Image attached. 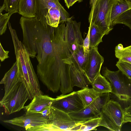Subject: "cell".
Masks as SVG:
<instances>
[{
    "label": "cell",
    "mask_w": 131,
    "mask_h": 131,
    "mask_svg": "<svg viewBox=\"0 0 131 131\" xmlns=\"http://www.w3.org/2000/svg\"><path fill=\"white\" fill-rule=\"evenodd\" d=\"M19 23L23 43L32 58L38 61L37 75L48 89L55 93L60 89V81L70 80L72 56L66 37L65 24L57 27L41 23L37 17L21 16Z\"/></svg>",
    "instance_id": "6da1fadb"
},
{
    "label": "cell",
    "mask_w": 131,
    "mask_h": 131,
    "mask_svg": "<svg viewBox=\"0 0 131 131\" xmlns=\"http://www.w3.org/2000/svg\"><path fill=\"white\" fill-rule=\"evenodd\" d=\"M11 35L17 62L19 81L22 83L29 100L36 95L42 94L37 76L34 69L29 54L25 46L18 37L16 30L10 24L8 25Z\"/></svg>",
    "instance_id": "7a4b0ae2"
},
{
    "label": "cell",
    "mask_w": 131,
    "mask_h": 131,
    "mask_svg": "<svg viewBox=\"0 0 131 131\" xmlns=\"http://www.w3.org/2000/svg\"><path fill=\"white\" fill-rule=\"evenodd\" d=\"M102 73L110 83L111 93L121 101L127 102L131 100V80L120 70L112 71L104 67Z\"/></svg>",
    "instance_id": "3957f363"
},
{
    "label": "cell",
    "mask_w": 131,
    "mask_h": 131,
    "mask_svg": "<svg viewBox=\"0 0 131 131\" xmlns=\"http://www.w3.org/2000/svg\"><path fill=\"white\" fill-rule=\"evenodd\" d=\"M46 124L28 129L29 131H71L76 123L68 114L53 106Z\"/></svg>",
    "instance_id": "277c9868"
},
{
    "label": "cell",
    "mask_w": 131,
    "mask_h": 131,
    "mask_svg": "<svg viewBox=\"0 0 131 131\" xmlns=\"http://www.w3.org/2000/svg\"><path fill=\"white\" fill-rule=\"evenodd\" d=\"M124 110L118 102L110 100L102 109L99 126L112 131H120L125 120Z\"/></svg>",
    "instance_id": "5b68a950"
},
{
    "label": "cell",
    "mask_w": 131,
    "mask_h": 131,
    "mask_svg": "<svg viewBox=\"0 0 131 131\" xmlns=\"http://www.w3.org/2000/svg\"><path fill=\"white\" fill-rule=\"evenodd\" d=\"M116 0H97L94 9L90 12L89 22L97 25L104 35L113 29L111 19L113 5Z\"/></svg>",
    "instance_id": "8992f818"
},
{
    "label": "cell",
    "mask_w": 131,
    "mask_h": 131,
    "mask_svg": "<svg viewBox=\"0 0 131 131\" xmlns=\"http://www.w3.org/2000/svg\"><path fill=\"white\" fill-rule=\"evenodd\" d=\"M29 99L24 85L18 81L0 101V106L8 115L20 111Z\"/></svg>",
    "instance_id": "52a82bcc"
},
{
    "label": "cell",
    "mask_w": 131,
    "mask_h": 131,
    "mask_svg": "<svg viewBox=\"0 0 131 131\" xmlns=\"http://www.w3.org/2000/svg\"><path fill=\"white\" fill-rule=\"evenodd\" d=\"M59 0H37L36 17L41 22L47 24L48 18L57 7L59 8L60 12V23H66L71 18Z\"/></svg>",
    "instance_id": "ba28073f"
},
{
    "label": "cell",
    "mask_w": 131,
    "mask_h": 131,
    "mask_svg": "<svg viewBox=\"0 0 131 131\" xmlns=\"http://www.w3.org/2000/svg\"><path fill=\"white\" fill-rule=\"evenodd\" d=\"M51 106L68 114L78 111L84 107L77 91L57 96Z\"/></svg>",
    "instance_id": "9c48e42d"
},
{
    "label": "cell",
    "mask_w": 131,
    "mask_h": 131,
    "mask_svg": "<svg viewBox=\"0 0 131 131\" xmlns=\"http://www.w3.org/2000/svg\"><path fill=\"white\" fill-rule=\"evenodd\" d=\"M104 61V58L99 52L97 47L90 48L84 71L91 84L100 73Z\"/></svg>",
    "instance_id": "30bf717a"
},
{
    "label": "cell",
    "mask_w": 131,
    "mask_h": 131,
    "mask_svg": "<svg viewBox=\"0 0 131 131\" xmlns=\"http://www.w3.org/2000/svg\"><path fill=\"white\" fill-rule=\"evenodd\" d=\"M48 119L43 117L39 113H25L23 115L3 122L23 127L26 130L28 129L46 123Z\"/></svg>",
    "instance_id": "8fae6325"
},
{
    "label": "cell",
    "mask_w": 131,
    "mask_h": 131,
    "mask_svg": "<svg viewBox=\"0 0 131 131\" xmlns=\"http://www.w3.org/2000/svg\"><path fill=\"white\" fill-rule=\"evenodd\" d=\"M66 36L69 49L74 42L83 45V39L80 31L81 23L73 21L71 18L66 23Z\"/></svg>",
    "instance_id": "7c38bea8"
},
{
    "label": "cell",
    "mask_w": 131,
    "mask_h": 131,
    "mask_svg": "<svg viewBox=\"0 0 131 131\" xmlns=\"http://www.w3.org/2000/svg\"><path fill=\"white\" fill-rule=\"evenodd\" d=\"M55 99L47 95H36L24 109L25 113H39L46 107L51 106Z\"/></svg>",
    "instance_id": "4fadbf2b"
},
{
    "label": "cell",
    "mask_w": 131,
    "mask_h": 131,
    "mask_svg": "<svg viewBox=\"0 0 131 131\" xmlns=\"http://www.w3.org/2000/svg\"><path fill=\"white\" fill-rule=\"evenodd\" d=\"M70 75L73 87L76 86L83 89L88 87L90 84L84 71L76 67L73 63L70 66Z\"/></svg>",
    "instance_id": "5bb4252c"
},
{
    "label": "cell",
    "mask_w": 131,
    "mask_h": 131,
    "mask_svg": "<svg viewBox=\"0 0 131 131\" xmlns=\"http://www.w3.org/2000/svg\"><path fill=\"white\" fill-rule=\"evenodd\" d=\"M69 114L76 123L83 122L100 116L90 105L78 111Z\"/></svg>",
    "instance_id": "9a60e30c"
},
{
    "label": "cell",
    "mask_w": 131,
    "mask_h": 131,
    "mask_svg": "<svg viewBox=\"0 0 131 131\" xmlns=\"http://www.w3.org/2000/svg\"><path fill=\"white\" fill-rule=\"evenodd\" d=\"M18 73V65L16 61L10 69L5 73L0 82V84L4 85V95H6L19 81Z\"/></svg>",
    "instance_id": "2e32d148"
},
{
    "label": "cell",
    "mask_w": 131,
    "mask_h": 131,
    "mask_svg": "<svg viewBox=\"0 0 131 131\" xmlns=\"http://www.w3.org/2000/svg\"><path fill=\"white\" fill-rule=\"evenodd\" d=\"M37 0H20L18 13L27 18L36 17Z\"/></svg>",
    "instance_id": "e0dca14e"
},
{
    "label": "cell",
    "mask_w": 131,
    "mask_h": 131,
    "mask_svg": "<svg viewBox=\"0 0 131 131\" xmlns=\"http://www.w3.org/2000/svg\"><path fill=\"white\" fill-rule=\"evenodd\" d=\"M131 9V2L128 0H116L111 10V19L112 23L122 14Z\"/></svg>",
    "instance_id": "ac0fdd59"
},
{
    "label": "cell",
    "mask_w": 131,
    "mask_h": 131,
    "mask_svg": "<svg viewBox=\"0 0 131 131\" xmlns=\"http://www.w3.org/2000/svg\"><path fill=\"white\" fill-rule=\"evenodd\" d=\"M91 85L92 88L100 94L112 92V89L110 82L100 73L95 79Z\"/></svg>",
    "instance_id": "d6986e66"
},
{
    "label": "cell",
    "mask_w": 131,
    "mask_h": 131,
    "mask_svg": "<svg viewBox=\"0 0 131 131\" xmlns=\"http://www.w3.org/2000/svg\"><path fill=\"white\" fill-rule=\"evenodd\" d=\"M77 92L84 107L90 105L100 94L92 88H90L88 87L82 89Z\"/></svg>",
    "instance_id": "ffe728a7"
},
{
    "label": "cell",
    "mask_w": 131,
    "mask_h": 131,
    "mask_svg": "<svg viewBox=\"0 0 131 131\" xmlns=\"http://www.w3.org/2000/svg\"><path fill=\"white\" fill-rule=\"evenodd\" d=\"M90 24V48H97L99 44L102 42V38L105 35L98 26L91 23Z\"/></svg>",
    "instance_id": "44dd1931"
},
{
    "label": "cell",
    "mask_w": 131,
    "mask_h": 131,
    "mask_svg": "<svg viewBox=\"0 0 131 131\" xmlns=\"http://www.w3.org/2000/svg\"><path fill=\"white\" fill-rule=\"evenodd\" d=\"M101 120V118L99 116L83 122L77 123L71 131L95 130L96 128L99 126Z\"/></svg>",
    "instance_id": "7402d4cb"
},
{
    "label": "cell",
    "mask_w": 131,
    "mask_h": 131,
    "mask_svg": "<svg viewBox=\"0 0 131 131\" xmlns=\"http://www.w3.org/2000/svg\"><path fill=\"white\" fill-rule=\"evenodd\" d=\"M115 55L119 60L131 64V45L124 47L119 44L115 48Z\"/></svg>",
    "instance_id": "603a6c76"
},
{
    "label": "cell",
    "mask_w": 131,
    "mask_h": 131,
    "mask_svg": "<svg viewBox=\"0 0 131 131\" xmlns=\"http://www.w3.org/2000/svg\"><path fill=\"white\" fill-rule=\"evenodd\" d=\"M72 54L74 65L76 67H79L84 71L86 65L87 56L84 55L83 45H79L77 50L72 53Z\"/></svg>",
    "instance_id": "cb8c5ba5"
},
{
    "label": "cell",
    "mask_w": 131,
    "mask_h": 131,
    "mask_svg": "<svg viewBox=\"0 0 131 131\" xmlns=\"http://www.w3.org/2000/svg\"><path fill=\"white\" fill-rule=\"evenodd\" d=\"M110 100V93L101 94L90 105L100 115L102 109Z\"/></svg>",
    "instance_id": "d4e9b609"
},
{
    "label": "cell",
    "mask_w": 131,
    "mask_h": 131,
    "mask_svg": "<svg viewBox=\"0 0 131 131\" xmlns=\"http://www.w3.org/2000/svg\"><path fill=\"white\" fill-rule=\"evenodd\" d=\"M131 2V0H128ZM124 24L131 30V9L128 10L120 15L112 23L113 27L117 24Z\"/></svg>",
    "instance_id": "484cf974"
},
{
    "label": "cell",
    "mask_w": 131,
    "mask_h": 131,
    "mask_svg": "<svg viewBox=\"0 0 131 131\" xmlns=\"http://www.w3.org/2000/svg\"><path fill=\"white\" fill-rule=\"evenodd\" d=\"M20 0H4V4L5 7V10L9 13L18 12V5Z\"/></svg>",
    "instance_id": "4316f807"
},
{
    "label": "cell",
    "mask_w": 131,
    "mask_h": 131,
    "mask_svg": "<svg viewBox=\"0 0 131 131\" xmlns=\"http://www.w3.org/2000/svg\"><path fill=\"white\" fill-rule=\"evenodd\" d=\"M116 65L127 77L131 80V64L118 60Z\"/></svg>",
    "instance_id": "83f0119b"
},
{
    "label": "cell",
    "mask_w": 131,
    "mask_h": 131,
    "mask_svg": "<svg viewBox=\"0 0 131 131\" xmlns=\"http://www.w3.org/2000/svg\"><path fill=\"white\" fill-rule=\"evenodd\" d=\"M0 12V34L1 35L4 34L6 30L7 25L13 13H7L3 14Z\"/></svg>",
    "instance_id": "f1b7e54d"
},
{
    "label": "cell",
    "mask_w": 131,
    "mask_h": 131,
    "mask_svg": "<svg viewBox=\"0 0 131 131\" xmlns=\"http://www.w3.org/2000/svg\"><path fill=\"white\" fill-rule=\"evenodd\" d=\"M90 29L89 27L88 32L83 42V46L85 55L87 57L89 52L90 49Z\"/></svg>",
    "instance_id": "f546056e"
},
{
    "label": "cell",
    "mask_w": 131,
    "mask_h": 131,
    "mask_svg": "<svg viewBox=\"0 0 131 131\" xmlns=\"http://www.w3.org/2000/svg\"><path fill=\"white\" fill-rule=\"evenodd\" d=\"M8 51H5L3 49L1 43H0V60L1 62L4 61L5 59L9 58Z\"/></svg>",
    "instance_id": "4dcf8cb0"
},
{
    "label": "cell",
    "mask_w": 131,
    "mask_h": 131,
    "mask_svg": "<svg viewBox=\"0 0 131 131\" xmlns=\"http://www.w3.org/2000/svg\"><path fill=\"white\" fill-rule=\"evenodd\" d=\"M51 106L46 107L43 111L39 113L41 114L43 117L48 119L49 116L51 112Z\"/></svg>",
    "instance_id": "1f68e13d"
},
{
    "label": "cell",
    "mask_w": 131,
    "mask_h": 131,
    "mask_svg": "<svg viewBox=\"0 0 131 131\" xmlns=\"http://www.w3.org/2000/svg\"><path fill=\"white\" fill-rule=\"evenodd\" d=\"M124 110L125 115L131 117V105L125 108Z\"/></svg>",
    "instance_id": "d6a6232c"
},
{
    "label": "cell",
    "mask_w": 131,
    "mask_h": 131,
    "mask_svg": "<svg viewBox=\"0 0 131 131\" xmlns=\"http://www.w3.org/2000/svg\"><path fill=\"white\" fill-rule=\"evenodd\" d=\"M97 0H90V4L91 6L90 12H92L93 10Z\"/></svg>",
    "instance_id": "836d02e7"
},
{
    "label": "cell",
    "mask_w": 131,
    "mask_h": 131,
    "mask_svg": "<svg viewBox=\"0 0 131 131\" xmlns=\"http://www.w3.org/2000/svg\"><path fill=\"white\" fill-rule=\"evenodd\" d=\"M128 122H131V117L125 115L124 124Z\"/></svg>",
    "instance_id": "e575fe53"
},
{
    "label": "cell",
    "mask_w": 131,
    "mask_h": 131,
    "mask_svg": "<svg viewBox=\"0 0 131 131\" xmlns=\"http://www.w3.org/2000/svg\"><path fill=\"white\" fill-rule=\"evenodd\" d=\"M66 6L68 8H69L70 6V4L71 0H64Z\"/></svg>",
    "instance_id": "d590c367"
},
{
    "label": "cell",
    "mask_w": 131,
    "mask_h": 131,
    "mask_svg": "<svg viewBox=\"0 0 131 131\" xmlns=\"http://www.w3.org/2000/svg\"><path fill=\"white\" fill-rule=\"evenodd\" d=\"M82 0H71L70 6H72L77 1H78L79 2H81Z\"/></svg>",
    "instance_id": "8d00e7d4"
},
{
    "label": "cell",
    "mask_w": 131,
    "mask_h": 131,
    "mask_svg": "<svg viewBox=\"0 0 131 131\" xmlns=\"http://www.w3.org/2000/svg\"></svg>",
    "instance_id": "74e56055"
}]
</instances>
